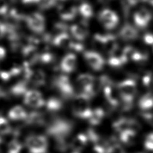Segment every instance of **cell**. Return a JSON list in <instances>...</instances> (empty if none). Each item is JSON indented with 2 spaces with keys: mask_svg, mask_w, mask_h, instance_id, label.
Wrapping results in <instances>:
<instances>
[{
  "mask_svg": "<svg viewBox=\"0 0 153 153\" xmlns=\"http://www.w3.org/2000/svg\"><path fill=\"white\" fill-rule=\"evenodd\" d=\"M136 35L137 33L135 30L129 26L124 27L121 32V36L125 39H133L135 38Z\"/></svg>",
  "mask_w": 153,
  "mask_h": 153,
  "instance_id": "24",
  "label": "cell"
},
{
  "mask_svg": "<svg viewBox=\"0 0 153 153\" xmlns=\"http://www.w3.org/2000/svg\"><path fill=\"white\" fill-rule=\"evenodd\" d=\"M88 141V138L86 134L79 133L70 142V147L74 152H79L85 147Z\"/></svg>",
  "mask_w": 153,
  "mask_h": 153,
  "instance_id": "14",
  "label": "cell"
},
{
  "mask_svg": "<svg viewBox=\"0 0 153 153\" xmlns=\"http://www.w3.org/2000/svg\"><path fill=\"white\" fill-rule=\"evenodd\" d=\"M90 96L82 92L72 97V112L75 117L88 120L93 111L90 107Z\"/></svg>",
  "mask_w": 153,
  "mask_h": 153,
  "instance_id": "2",
  "label": "cell"
},
{
  "mask_svg": "<svg viewBox=\"0 0 153 153\" xmlns=\"http://www.w3.org/2000/svg\"><path fill=\"white\" fill-rule=\"evenodd\" d=\"M9 10L6 0H0V16H5Z\"/></svg>",
  "mask_w": 153,
  "mask_h": 153,
  "instance_id": "27",
  "label": "cell"
},
{
  "mask_svg": "<svg viewBox=\"0 0 153 153\" xmlns=\"http://www.w3.org/2000/svg\"><path fill=\"white\" fill-rule=\"evenodd\" d=\"M83 57L86 63L93 70L99 71L103 68L104 65L103 59L97 52L86 51L84 53Z\"/></svg>",
  "mask_w": 153,
  "mask_h": 153,
  "instance_id": "9",
  "label": "cell"
},
{
  "mask_svg": "<svg viewBox=\"0 0 153 153\" xmlns=\"http://www.w3.org/2000/svg\"><path fill=\"white\" fill-rule=\"evenodd\" d=\"M78 13V9L74 5H60L58 7V14L63 21L74 20Z\"/></svg>",
  "mask_w": 153,
  "mask_h": 153,
  "instance_id": "13",
  "label": "cell"
},
{
  "mask_svg": "<svg viewBox=\"0 0 153 153\" xmlns=\"http://www.w3.org/2000/svg\"><path fill=\"white\" fill-rule=\"evenodd\" d=\"M136 23L140 27H144L148 25L150 19L151 14L146 9H141L139 10L134 15V17Z\"/></svg>",
  "mask_w": 153,
  "mask_h": 153,
  "instance_id": "16",
  "label": "cell"
},
{
  "mask_svg": "<svg viewBox=\"0 0 153 153\" xmlns=\"http://www.w3.org/2000/svg\"><path fill=\"white\" fill-rule=\"evenodd\" d=\"M3 143V139L2 138V137L0 136V147L1 146V145H2Z\"/></svg>",
  "mask_w": 153,
  "mask_h": 153,
  "instance_id": "35",
  "label": "cell"
},
{
  "mask_svg": "<svg viewBox=\"0 0 153 153\" xmlns=\"http://www.w3.org/2000/svg\"><path fill=\"white\" fill-rule=\"evenodd\" d=\"M24 79L28 84L35 87H41L46 82V74L41 69H32V67L23 65Z\"/></svg>",
  "mask_w": 153,
  "mask_h": 153,
  "instance_id": "4",
  "label": "cell"
},
{
  "mask_svg": "<svg viewBox=\"0 0 153 153\" xmlns=\"http://www.w3.org/2000/svg\"><path fill=\"white\" fill-rule=\"evenodd\" d=\"M61 1H66V0H61Z\"/></svg>",
  "mask_w": 153,
  "mask_h": 153,
  "instance_id": "38",
  "label": "cell"
},
{
  "mask_svg": "<svg viewBox=\"0 0 153 153\" xmlns=\"http://www.w3.org/2000/svg\"><path fill=\"white\" fill-rule=\"evenodd\" d=\"M145 41L148 44H153V35H146L145 36Z\"/></svg>",
  "mask_w": 153,
  "mask_h": 153,
  "instance_id": "33",
  "label": "cell"
},
{
  "mask_svg": "<svg viewBox=\"0 0 153 153\" xmlns=\"http://www.w3.org/2000/svg\"><path fill=\"white\" fill-rule=\"evenodd\" d=\"M69 30L71 35L77 41H84L88 35L87 22L82 20L80 23L74 24L70 27Z\"/></svg>",
  "mask_w": 153,
  "mask_h": 153,
  "instance_id": "12",
  "label": "cell"
},
{
  "mask_svg": "<svg viewBox=\"0 0 153 153\" xmlns=\"http://www.w3.org/2000/svg\"><path fill=\"white\" fill-rule=\"evenodd\" d=\"M78 9V13L82 17V20L87 22L93 15V10L91 5L87 2H84L80 4Z\"/></svg>",
  "mask_w": 153,
  "mask_h": 153,
  "instance_id": "17",
  "label": "cell"
},
{
  "mask_svg": "<svg viewBox=\"0 0 153 153\" xmlns=\"http://www.w3.org/2000/svg\"><path fill=\"white\" fill-rule=\"evenodd\" d=\"M99 20L101 24L108 29L115 27L118 22V18L116 14L109 9H104L99 13Z\"/></svg>",
  "mask_w": 153,
  "mask_h": 153,
  "instance_id": "8",
  "label": "cell"
},
{
  "mask_svg": "<svg viewBox=\"0 0 153 153\" xmlns=\"http://www.w3.org/2000/svg\"><path fill=\"white\" fill-rule=\"evenodd\" d=\"M57 0H38L37 5L41 10H45L50 9L57 4Z\"/></svg>",
  "mask_w": 153,
  "mask_h": 153,
  "instance_id": "23",
  "label": "cell"
},
{
  "mask_svg": "<svg viewBox=\"0 0 153 153\" xmlns=\"http://www.w3.org/2000/svg\"><path fill=\"white\" fill-rule=\"evenodd\" d=\"M27 124L33 126H42L44 123L43 115L38 112H32L28 114V116L25 120Z\"/></svg>",
  "mask_w": 153,
  "mask_h": 153,
  "instance_id": "18",
  "label": "cell"
},
{
  "mask_svg": "<svg viewBox=\"0 0 153 153\" xmlns=\"http://www.w3.org/2000/svg\"><path fill=\"white\" fill-rule=\"evenodd\" d=\"M106 153H124V151L120 146L114 145L108 148L106 150Z\"/></svg>",
  "mask_w": 153,
  "mask_h": 153,
  "instance_id": "29",
  "label": "cell"
},
{
  "mask_svg": "<svg viewBox=\"0 0 153 153\" xmlns=\"http://www.w3.org/2000/svg\"><path fill=\"white\" fill-rule=\"evenodd\" d=\"M104 116V112L101 108H96L92 111L91 116L88 118L89 123L93 125H97L100 123Z\"/></svg>",
  "mask_w": 153,
  "mask_h": 153,
  "instance_id": "20",
  "label": "cell"
},
{
  "mask_svg": "<svg viewBox=\"0 0 153 153\" xmlns=\"http://www.w3.org/2000/svg\"><path fill=\"white\" fill-rule=\"evenodd\" d=\"M6 54V50L4 47L0 46V62L5 59Z\"/></svg>",
  "mask_w": 153,
  "mask_h": 153,
  "instance_id": "32",
  "label": "cell"
},
{
  "mask_svg": "<svg viewBox=\"0 0 153 153\" xmlns=\"http://www.w3.org/2000/svg\"><path fill=\"white\" fill-rule=\"evenodd\" d=\"M77 66V57L73 53L66 54L61 60L60 67L63 72L70 74L73 72Z\"/></svg>",
  "mask_w": 153,
  "mask_h": 153,
  "instance_id": "11",
  "label": "cell"
},
{
  "mask_svg": "<svg viewBox=\"0 0 153 153\" xmlns=\"http://www.w3.org/2000/svg\"><path fill=\"white\" fill-rule=\"evenodd\" d=\"M74 43L72 37L67 32L56 35L52 41V44L54 46L65 50H72Z\"/></svg>",
  "mask_w": 153,
  "mask_h": 153,
  "instance_id": "10",
  "label": "cell"
},
{
  "mask_svg": "<svg viewBox=\"0 0 153 153\" xmlns=\"http://www.w3.org/2000/svg\"><path fill=\"white\" fill-rule=\"evenodd\" d=\"M72 153H79V152H72Z\"/></svg>",
  "mask_w": 153,
  "mask_h": 153,
  "instance_id": "37",
  "label": "cell"
},
{
  "mask_svg": "<svg viewBox=\"0 0 153 153\" xmlns=\"http://www.w3.org/2000/svg\"><path fill=\"white\" fill-rule=\"evenodd\" d=\"M12 132V127L7 118L0 116V134L8 135Z\"/></svg>",
  "mask_w": 153,
  "mask_h": 153,
  "instance_id": "21",
  "label": "cell"
},
{
  "mask_svg": "<svg viewBox=\"0 0 153 153\" xmlns=\"http://www.w3.org/2000/svg\"><path fill=\"white\" fill-rule=\"evenodd\" d=\"M153 105V94H146L140 101V106L143 108H148Z\"/></svg>",
  "mask_w": 153,
  "mask_h": 153,
  "instance_id": "25",
  "label": "cell"
},
{
  "mask_svg": "<svg viewBox=\"0 0 153 153\" xmlns=\"http://www.w3.org/2000/svg\"><path fill=\"white\" fill-rule=\"evenodd\" d=\"M23 101L26 105L33 108H39L45 104L41 93L34 89L28 90L26 91L24 95Z\"/></svg>",
  "mask_w": 153,
  "mask_h": 153,
  "instance_id": "7",
  "label": "cell"
},
{
  "mask_svg": "<svg viewBox=\"0 0 153 153\" xmlns=\"http://www.w3.org/2000/svg\"><path fill=\"white\" fill-rule=\"evenodd\" d=\"M53 85L65 98H72L74 96V88L69 78L65 75L57 76L53 81Z\"/></svg>",
  "mask_w": 153,
  "mask_h": 153,
  "instance_id": "6",
  "label": "cell"
},
{
  "mask_svg": "<svg viewBox=\"0 0 153 153\" xmlns=\"http://www.w3.org/2000/svg\"><path fill=\"white\" fill-rule=\"evenodd\" d=\"M25 145L29 153H46L48 147L47 137L41 134L27 136L25 139Z\"/></svg>",
  "mask_w": 153,
  "mask_h": 153,
  "instance_id": "3",
  "label": "cell"
},
{
  "mask_svg": "<svg viewBox=\"0 0 153 153\" xmlns=\"http://www.w3.org/2000/svg\"><path fill=\"white\" fill-rule=\"evenodd\" d=\"M28 113L26 109L20 105H16L11 108L8 112V117L12 121L26 120Z\"/></svg>",
  "mask_w": 153,
  "mask_h": 153,
  "instance_id": "15",
  "label": "cell"
},
{
  "mask_svg": "<svg viewBox=\"0 0 153 153\" xmlns=\"http://www.w3.org/2000/svg\"><path fill=\"white\" fill-rule=\"evenodd\" d=\"M92 153H106V151L102 146L96 145L93 147Z\"/></svg>",
  "mask_w": 153,
  "mask_h": 153,
  "instance_id": "31",
  "label": "cell"
},
{
  "mask_svg": "<svg viewBox=\"0 0 153 153\" xmlns=\"http://www.w3.org/2000/svg\"><path fill=\"white\" fill-rule=\"evenodd\" d=\"M7 32V25L2 22H0V39H2L5 35H6Z\"/></svg>",
  "mask_w": 153,
  "mask_h": 153,
  "instance_id": "30",
  "label": "cell"
},
{
  "mask_svg": "<svg viewBox=\"0 0 153 153\" xmlns=\"http://www.w3.org/2000/svg\"><path fill=\"white\" fill-rule=\"evenodd\" d=\"M45 106L49 112H56L62 108L63 103L57 97H50L45 101Z\"/></svg>",
  "mask_w": 153,
  "mask_h": 153,
  "instance_id": "19",
  "label": "cell"
},
{
  "mask_svg": "<svg viewBox=\"0 0 153 153\" xmlns=\"http://www.w3.org/2000/svg\"><path fill=\"white\" fill-rule=\"evenodd\" d=\"M68 27L67 25L63 22H57L54 25V29L56 33V35L67 32Z\"/></svg>",
  "mask_w": 153,
  "mask_h": 153,
  "instance_id": "26",
  "label": "cell"
},
{
  "mask_svg": "<svg viewBox=\"0 0 153 153\" xmlns=\"http://www.w3.org/2000/svg\"><path fill=\"white\" fill-rule=\"evenodd\" d=\"M72 129L73 124L71 121L62 118H57L47 127L46 132L48 136L54 139L57 148L61 151H64L68 146H70L68 139Z\"/></svg>",
  "mask_w": 153,
  "mask_h": 153,
  "instance_id": "1",
  "label": "cell"
},
{
  "mask_svg": "<svg viewBox=\"0 0 153 153\" xmlns=\"http://www.w3.org/2000/svg\"><path fill=\"white\" fill-rule=\"evenodd\" d=\"M25 23L27 27L37 34H41L45 29V19L39 12H33L26 16Z\"/></svg>",
  "mask_w": 153,
  "mask_h": 153,
  "instance_id": "5",
  "label": "cell"
},
{
  "mask_svg": "<svg viewBox=\"0 0 153 153\" xmlns=\"http://www.w3.org/2000/svg\"><path fill=\"white\" fill-rule=\"evenodd\" d=\"M22 144L16 138L12 139L7 145V153H20Z\"/></svg>",
  "mask_w": 153,
  "mask_h": 153,
  "instance_id": "22",
  "label": "cell"
},
{
  "mask_svg": "<svg viewBox=\"0 0 153 153\" xmlns=\"http://www.w3.org/2000/svg\"><path fill=\"white\" fill-rule=\"evenodd\" d=\"M11 2H17V1H20V0H10Z\"/></svg>",
  "mask_w": 153,
  "mask_h": 153,
  "instance_id": "36",
  "label": "cell"
},
{
  "mask_svg": "<svg viewBox=\"0 0 153 153\" xmlns=\"http://www.w3.org/2000/svg\"><path fill=\"white\" fill-rule=\"evenodd\" d=\"M145 146L148 150H153V133H151L147 136L145 142Z\"/></svg>",
  "mask_w": 153,
  "mask_h": 153,
  "instance_id": "28",
  "label": "cell"
},
{
  "mask_svg": "<svg viewBox=\"0 0 153 153\" xmlns=\"http://www.w3.org/2000/svg\"><path fill=\"white\" fill-rule=\"evenodd\" d=\"M22 2L25 5H32L38 3V0H21Z\"/></svg>",
  "mask_w": 153,
  "mask_h": 153,
  "instance_id": "34",
  "label": "cell"
}]
</instances>
